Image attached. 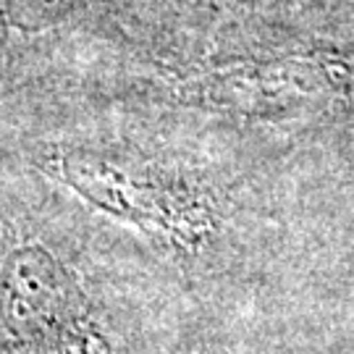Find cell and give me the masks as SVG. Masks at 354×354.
Here are the masks:
<instances>
[{"instance_id": "cell-1", "label": "cell", "mask_w": 354, "mask_h": 354, "mask_svg": "<svg viewBox=\"0 0 354 354\" xmlns=\"http://www.w3.org/2000/svg\"><path fill=\"white\" fill-rule=\"evenodd\" d=\"M3 317L26 354H105L82 294L48 254H21L3 286Z\"/></svg>"}]
</instances>
